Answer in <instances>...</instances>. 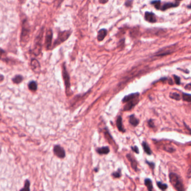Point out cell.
<instances>
[{
	"label": "cell",
	"instance_id": "2e32d148",
	"mask_svg": "<svg viewBox=\"0 0 191 191\" xmlns=\"http://www.w3.org/2000/svg\"><path fill=\"white\" fill-rule=\"evenodd\" d=\"M117 126L118 129L121 132H125V129L123 128V124H122V118L121 116H118L117 120Z\"/></svg>",
	"mask_w": 191,
	"mask_h": 191
},
{
	"label": "cell",
	"instance_id": "d6a6232c",
	"mask_svg": "<svg viewBox=\"0 0 191 191\" xmlns=\"http://www.w3.org/2000/svg\"><path fill=\"white\" fill-rule=\"evenodd\" d=\"M185 88L188 90H191V83L187 84V86H186Z\"/></svg>",
	"mask_w": 191,
	"mask_h": 191
},
{
	"label": "cell",
	"instance_id": "5b68a950",
	"mask_svg": "<svg viewBox=\"0 0 191 191\" xmlns=\"http://www.w3.org/2000/svg\"><path fill=\"white\" fill-rule=\"evenodd\" d=\"M62 75H63V81L65 82V88L66 91L67 95H68L70 91V87H71V84H70V76L68 74L67 71L66 70V68L65 64H63V67H62Z\"/></svg>",
	"mask_w": 191,
	"mask_h": 191
},
{
	"label": "cell",
	"instance_id": "9c48e42d",
	"mask_svg": "<svg viewBox=\"0 0 191 191\" xmlns=\"http://www.w3.org/2000/svg\"><path fill=\"white\" fill-rule=\"evenodd\" d=\"M53 152L59 158H63L65 156V152L64 149L59 145H56L53 149Z\"/></svg>",
	"mask_w": 191,
	"mask_h": 191
},
{
	"label": "cell",
	"instance_id": "4316f807",
	"mask_svg": "<svg viewBox=\"0 0 191 191\" xmlns=\"http://www.w3.org/2000/svg\"><path fill=\"white\" fill-rule=\"evenodd\" d=\"M173 77H174V79L175 80V83H176L177 84H178V85H179V84H180V78L179 77L175 76V75H174Z\"/></svg>",
	"mask_w": 191,
	"mask_h": 191
},
{
	"label": "cell",
	"instance_id": "4dcf8cb0",
	"mask_svg": "<svg viewBox=\"0 0 191 191\" xmlns=\"http://www.w3.org/2000/svg\"><path fill=\"white\" fill-rule=\"evenodd\" d=\"M146 162H147V163H148L149 165V166H150V167H151L152 169H154V168L155 167L154 163H150V162H149L148 161H146Z\"/></svg>",
	"mask_w": 191,
	"mask_h": 191
},
{
	"label": "cell",
	"instance_id": "4fadbf2b",
	"mask_svg": "<svg viewBox=\"0 0 191 191\" xmlns=\"http://www.w3.org/2000/svg\"><path fill=\"white\" fill-rule=\"evenodd\" d=\"M139 95H140L139 93H131L130 94V95H128L127 96H125L123 98V99H122V102H123V103H127L128 101H131V100L138 98Z\"/></svg>",
	"mask_w": 191,
	"mask_h": 191
},
{
	"label": "cell",
	"instance_id": "6da1fadb",
	"mask_svg": "<svg viewBox=\"0 0 191 191\" xmlns=\"http://www.w3.org/2000/svg\"><path fill=\"white\" fill-rule=\"evenodd\" d=\"M30 27L26 19H24L22 23V29L20 36L21 45L25 46L29 42L30 38Z\"/></svg>",
	"mask_w": 191,
	"mask_h": 191
},
{
	"label": "cell",
	"instance_id": "8d00e7d4",
	"mask_svg": "<svg viewBox=\"0 0 191 191\" xmlns=\"http://www.w3.org/2000/svg\"><path fill=\"white\" fill-rule=\"evenodd\" d=\"M187 7H188V8H191V4H190V5H188V6H187Z\"/></svg>",
	"mask_w": 191,
	"mask_h": 191
},
{
	"label": "cell",
	"instance_id": "8992f818",
	"mask_svg": "<svg viewBox=\"0 0 191 191\" xmlns=\"http://www.w3.org/2000/svg\"><path fill=\"white\" fill-rule=\"evenodd\" d=\"M175 46H176V45H173L162 48L161 50H160L158 52L156 53L155 56H164L165 55L170 54L174 51Z\"/></svg>",
	"mask_w": 191,
	"mask_h": 191
},
{
	"label": "cell",
	"instance_id": "5bb4252c",
	"mask_svg": "<svg viewBox=\"0 0 191 191\" xmlns=\"http://www.w3.org/2000/svg\"><path fill=\"white\" fill-rule=\"evenodd\" d=\"M107 35V30L105 29H101L98 33V36H97V39L99 42H101L104 39L105 36Z\"/></svg>",
	"mask_w": 191,
	"mask_h": 191
},
{
	"label": "cell",
	"instance_id": "74e56055",
	"mask_svg": "<svg viewBox=\"0 0 191 191\" xmlns=\"http://www.w3.org/2000/svg\"><path fill=\"white\" fill-rule=\"evenodd\" d=\"M175 1H181V0H175Z\"/></svg>",
	"mask_w": 191,
	"mask_h": 191
},
{
	"label": "cell",
	"instance_id": "44dd1931",
	"mask_svg": "<svg viewBox=\"0 0 191 191\" xmlns=\"http://www.w3.org/2000/svg\"><path fill=\"white\" fill-rule=\"evenodd\" d=\"M142 146H143V148L144 149V151L146 152L147 154L151 155L152 154L151 150V149L150 148L149 146L148 145V144H147L146 142H144L142 143Z\"/></svg>",
	"mask_w": 191,
	"mask_h": 191
},
{
	"label": "cell",
	"instance_id": "8fae6325",
	"mask_svg": "<svg viewBox=\"0 0 191 191\" xmlns=\"http://www.w3.org/2000/svg\"><path fill=\"white\" fill-rule=\"evenodd\" d=\"M139 98L134 99L133 100H131L130 101H128L127 102L126 105H125L124 107H123V110L124 111H129L130 109L133 108L135 106L137 103L139 102Z\"/></svg>",
	"mask_w": 191,
	"mask_h": 191
},
{
	"label": "cell",
	"instance_id": "d6986e66",
	"mask_svg": "<svg viewBox=\"0 0 191 191\" xmlns=\"http://www.w3.org/2000/svg\"><path fill=\"white\" fill-rule=\"evenodd\" d=\"M145 185L148 188V189L149 191H152L153 189V186H152V183L151 179H149V178H146L145 179Z\"/></svg>",
	"mask_w": 191,
	"mask_h": 191
},
{
	"label": "cell",
	"instance_id": "ac0fdd59",
	"mask_svg": "<svg viewBox=\"0 0 191 191\" xmlns=\"http://www.w3.org/2000/svg\"><path fill=\"white\" fill-rule=\"evenodd\" d=\"M110 150H109V147L108 146H104L102 147L101 148H98L97 149V152H98L99 154H107L109 153Z\"/></svg>",
	"mask_w": 191,
	"mask_h": 191
},
{
	"label": "cell",
	"instance_id": "3957f363",
	"mask_svg": "<svg viewBox=\"0 0 191 191\" xmlns=\"http://www.w3.org/2000/svg\"><path fill=\"white\" fill-rule=\"evenodd\" d=\"M71 34V31L70 30H66L59 32L57 38L56 39L54 44H53V48L60 45L61 43L65 42L70 37Z\"/></svg>",
	"mask_w": 191,
	"mask_h": 191
},
{
	"label": "cell",
	"instance_id": "ffe728a7",
	"mask_svg": "<svg viewBox=\"0 0 191 191\" xmlns=\"http://www.w3.org/2000/svg\"><path fill=\"white\" fill-rule=\"evenodd\" d=\"M28 87L32 91H36L37 90V83L35 81H31L28 84Z\"/></svg>",
	"mask_w": 191,
	"mask_h": 191
},
{
	"label": "cell",
	"instance_id": "1f68e13d",
	"mask_svg": "<svg viewBox=\"0 0 191 191\" xmlns=\"http://www.w3.org/2000/svg\"><path fill=\"white\" fill-rule=\"evenodd\" d=\"M148 124L149 125L150 127H154V123H153V122L151 120H150L149 121Z\"/></svg>",
	"mask_w": 191,
	"mask_h": 191
},
{
	"label": "cell",
	"instance_id": "7c38bea8",
	"mask_svg": "<svg viewBox=\"0 0 191 191\" xmlns=\"http://www.w3.org/2000/svg\"><path fill=\"white\" fill-rule=\"evenodd\" d=\"M31 67L34 72L38 73L40 72V65L39 62L37 59H33L31 61Z\"/></svg>",
	"mask_w": 191,
	"mask_h": 191
},
{
	"label": "cell",
	"instance_id": "9a60e30c",
	"mask_svg": "<svg viewBox=\"0 0 191 191\" xmlns=\"http://www.w3.org/2000/svg\"><path fill=\"white\" fill-rule=\"evenodd\" d=\"M127 158H128V160H130L131 164V166H132V168L134 170H135L136 171L137 170V163L136 160H135L133 156L131 155V154H127Z\"/></svg>",
	"mask_w": 191,
	"mask_h": 191
},
{
	"label": "cell",
	"instance_id": "e0dca14e",
	"mask_svg": "<svg viewBox=\"0 0 191 191\" xmlns=\"http://www.w3.org/2000/svg\"><path fill=\"white\" fill-rule=\"evenodd\" d=\"M130 123L133 126H136L139 124V120L133 115L130 116L129 119Z\"/></svg>",
	"mask_w": 191,
	"mask_h": 191
},
{
	"label": "cell",
	"instance_id": "484cf974",
	"mask_svg": "<svg viewBox=\"0 0 191 191\" xmlns=\"http://www.w3.org/2000/svg\"><path fill=\"white\" fill-rule=\"evenodd\" d=\"M29 186H30V183L29 180H26L25 182V187L24 188L21 189L20 191H30V188H29Z\"/></svg>",
	"mask_w": 191,
	"mask_h": 191
},
{
	"label": "cell",
	"instance_id": "7402d4cb",
	"mask_svg": "<svg viewBox=\"0 0 191 191\" xmlns=\"http://www.w3.org/2000/svg\"><path fill=\"white\" fill-rule=\"evenodd\" d=\"M23 79V78L21 75H17L15 77H14L12 78V82H13L15 84H19L22 82V81Z\"/></svg>",
	"mask_w": 191,
	"mask_h": 191
},
{
	"label": "cell",
	"instance_id": "cb8c5ba5",
	"mask_svg": "<svg viewBox=\"0 0 191 191\" xmlns=\"http://www.w3.org/2000/svg\"><path fill=\"white\" fill-rule=\"evenodd\" d=\"M157 185L159 188L161 190H165L168 188V185L167 184L162 183L160 182H157Z\"/></svg>",
	"mask_w": 191,
	"mask_h": 191
},
{
	"label": "cell",
	"instance_id": "f546056e",
	"mask_svg": "<svg viewBox=\"0 0 191 191\" xmlns=\"http://www.w3.org/2000/svg\"><path fill=\"white\" fill-rule=\"evenodd\" d=\"M132 148V150H133V151L134 152L137 153V154H139V150L138 147H137V146H134V147H132V148Z\"/></svg>",
	"mask_w": 191,
	"mask_h": 191
},
{
	"label": "cell",
	"instance_id": "d4e9b609",
	"mask_svg": "<svg viewBox=\"0 0 191 191\" xmlns=\"http://www.w3.org/2000/svg\"><path fill=\"white\" fill-rule=\"evenodd\" d=\"M170 97L173 99H174L175 100H180L181 98L179 94L177 93H171L170 94Z\"/></svg>",
	"mask_w": 191,
	"mask_h": 191
},
{
	"label": "cell",
	"instance_id": "d590c367",
	"mask_svg": "<svg viewBox=\"0 0 191 191\" xmlns=\"http://www.w3.org/2000/svg\"><path fill=\"white\" fill-rule=\"evenodd\" d=\"M1 82H2V81H3V79H4V76H2V75H1Z\"/></svg>",
	"mask_w": 191,
	"mask_h": 191
},
{
	"label": "cell",
	"instance_id": "836d02e7",
	"mask_svg": "<svg viewBox=\"0 0 191 191\" xmlns=\"http://www.w3.org/2000/svg\"><path fill=\"white\" fill-rule=\"evenodd\" d=\"M99 2L102 4H105L106 2H108V0H99Z\"/></svg>",
	"mask_w": 191,
	"mask_h": 191
},
{
	"label": "cell",
	"instance_id": "277c9868",
	"mask_svg": "<svg viewBox=\"0 0 191 191\" xmlns=\"http://www.w3.org/2000/svg\"><path fill=\"white\" fill-rule=\"evenodd\" d=\"M43 34V30H42L40 31L38 35L36 37L35 42H34L33 53L36 56L38 55L40 53V52H41Z\"/></svg>",
	"mask_w": 191,
	"mask_h": 191
},
{
	"label": "cell",
	"instance_id": "603a6c76",
	"mask_svg": "<svg viewBox=\"0 0 191 191\" xmlns=\"http://www.w3.org/2000/svg\"><path fill=\"white\" fill-rule=\"evenodd\" d=\"M182 98L184 101L191 102V95L190 94H188V93H183L182 95Z\"/></svg>",
	"mask_w": 191,
	"mask_h": 191
},
{
	"label": "cell",
	"instance_id": "e575fe53",
	"mask_svg": "<svg viewBox=\"0 0 191 191\" xmlns=\"http://www.w3.org/2000/svg\"><path fill=\"white\" fill-rule=\"evenodd\" d=\"M26 1V0H19V2L21 3V4H24V3L25 2V1Z\"/></svg>",
	"mask_w": 191,
	"mask_h": 191
},
{
	"label": "cell",
	"instance_id": "ba28073f",
	"mask_svg": "<svg viewBox=\"0 0 191 191\" xmlns=\"http://www.w3.org/2000/svg\"><path fill=\"white\" fill-rule=\"evenodd\" d=\"M179 5V2H165L164 4H161L160 5V7L159 10L161 11H165L168 10L169 8H170L172 7H176L177 6Z\"/></svg>",
	"mask_w": 191,
	"mask_h": 191
},
{
	"label": "cell",
	"instance_id": "7a4b0ae2",
	"mask_svg": "<svg viewBox=\"0 0 191 191\" xmlns=\"http://www.w3.org/2000/svg\"><path fill=\"white\" fill-rule=\"evenodd\" d=\"M169 179L171 184L178 191H184V187L181 178L175 173L169 174Z\"/></svg>",
	"mask_w": 191,
	"mask_h": 191
},
{
	"label": "cell",
	"instance_id": "f1b7e54d",
	"mask_svg": "<svg viewBox=\"0 0 191 191\" xmlns=\"http://www.w3.org/2000/svg\"><path fill=\"white\" fill-rule=\"evenodd\" d=\"M113 176L115 178H119L121 177V173H120V170H119L118 172H115V173H113Z\"/></svg>",
	"mask_w": 191,
	"mask_h": 191
},
{
	"label": "cell",
	"instance_id": "83f0119b",
	"mask_svg": "<svg viewBox=\"0 0 191 191\" xmlns=\"http://www.w3.org/2000/svg\"><path fill=\"white\" fill-rule=\"evenodd\" d=\"M132 2H133V0H127L126 2H125L124 5H125V6H126V7H131V6H132Z\"/></svg>",
	"mask_w": 191,
	"mask_h": 191
},
{
	"label": "cell",
	"instance_id": "52a82bcc",
	"mask_svg": "<svg viewBox=\"0 0 191 191\" xmlns=\"http://www.w3.org/2000/svg\"><path fill=\"white\" fill-rule=\"evenodd\" d=\"M53 37V33L51 29H49L47 31L46 34V39H45V43L44 45L46 48L48 50L50 49L52 45V41Z\"/></svg>",
	"mask_w": 191,
	"mask_h": 191
},
{
	"label": "cell",
	"instance_id": "30bf717a",
	"mask_svg": "<svg viewBox=\"0 0 191 191\" xmlns=\"http://www.w3.org/2000/svg\"><path fill=\"white\" fill-rule=\"evenodd\" d=\"M145 19L151 23H155L157 21L155 15L152 12L147 11L145 13Z\"/></svg>",
	"mask_w": 191,
	"mask_h": 191
}]
</instances>
